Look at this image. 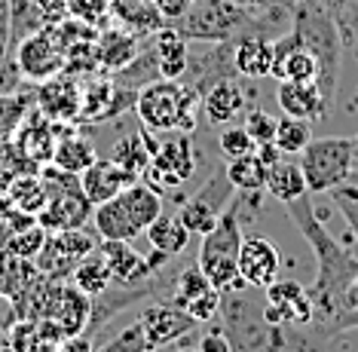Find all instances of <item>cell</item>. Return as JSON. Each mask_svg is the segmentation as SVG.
Instances as JSON below:
<instances>
[{
	"mask_svg": "<svg viewBox=\"0 0 358 352\" xmlns=\"http://www.w3.org/2000/svg\"><path fill=\"white\" fill-rule=\"evenodd\" d=\"M80 98H83V89H80L71 77H59L40 83V108L43 113H50L52 120H77L80 117Z\"/></svg>",
	"mask_w": 358,
	"mask_h": 352,
	"instance_id": "obj_20",
	"label": "cell"
},
{
	"mask_svg": "<svg viewBox=\"0 0 358 352\" xmlns=\"http://www.w3.org/2000/svg\"><path fill=\"white\" fill-rule=\"evenodd\" d=\"M50 160L55 169L68 171V175H80V171H86L99 160V153H95V144L89 141V138L68 135V138H62V141H55Z\"/></svg>",
	"mask_w": 358,
	"mask_h": 352,
	"instance_id": "obj_27",
	"label": "cell"
},
{
	"mask_svg": "<svg viewBox=\"0 0 358 352\" xmlns=\"http://www.w3.org/2000/svg\"><path fill=\"white\" fill-rule=\"evenodd\" d=\"M255 153L266 162V166H273V162H279V160L285 157V153L279 150V144H275V141H264V144H257V150H255Z\"/></svg>",
	"mask_w": 358,
	"mask_h": 352,
	"instance_id": "obj_44",
	"label": "cell"
},
{
	"mask_svg": "<svg viewBox=\"0 0 358 352\" xmlns=\"http://www.w3.org/2000/svg\"><path fill=\"white\" fill-rule=\"evenodd\" d=\"M141 49H144V37L132 34V31L123 28V24H117V22L104 24L99 31V37H95V59H99V68L110 71V73L126 68Z\"/></svg>",
	"mask_w": 358,
	"mask_h": 352,
	"instance_id": "obj_17",
	"label": "cell"
},
{
	"mask_svg": "<svg viewBox=\"0 0 358 352\" xmlns=\"http://www.w3.org/2000/svg\"><path fill=\"white\" fill-rule=\"evenodd\" d=\"M291 28L297 31L300 43L319 62V89L334 108V101H337V80H340V49H343V34H340L337 22L322 6L297 3Z\"/></svg>",
	"mask_w": 358,
	"mask_h": 352,
	"instance_id": "obj_4",
	"label": "cell"
},
{
	"mask_svg": "<svg viewBox=\"0 0 358 352\" xmlns=\"http://www.w3.org/2000/svg\"><path fill=\"white\" fill-rule=\"evenodd\" d=\"M196 171V150H193L190 132H175L169 141L157 144L150 157V166L144 171V181L153 190H181Z\"/></svg>",
	"mask_w": 358,
	"mask_h": 352,
	"instance_id": "obj_7",
	"label": "cell"
},
{
	"mask_svg": "<svg viewBox=\"0 0 358 352\" xmlns=\"http://www.w3.org/2000/svg\"><path fill=\"white\" fill-rule=\"evenodd\" d=\"M217 147L227 160H239V157H248V153L257 150V141L248 135L245 126H227L221 135H217Z\"/></svg>",
	"mask_w": 358,
	"mask_h": 352,
	"instance_id": "obj_36",
	"label": "cell"
},
{
	"mask_svg": "<svg viewBox=\"0 0 358 352\" xmlns=\"http://www.w3.org/2000/svg\"><path fill=\"white\" fill-rule=\"evenodd\" d=\"M300 169L309 193H331L334 187L346 184L355 169L352 138H313L300 153Z\"/></svg>",
	"mask_w": 358,
	"mask_h": 352,
	"instance_id": "obj_5",
	"label": "cell"
},
{
	"mask_svg": "<svg viewBox=\"0 0 358 352\" xmlns=\"http://www.w3.org/2000/svg\"><path fill=\"white\" fill-rule=\"evenodd\" d=\"M95 352H150V346H148V337H144V331H141V322L135 318V322L126 325L113 340H108L104 346H95Z\"/></svg>",
	"mask_w": 358,
	"mask_h": 352,
	"instance_id": "obj_37",
	"label": "cell"
},
{
	"mask_svg": "<svg viewBox=\"0 0 358 352\" xmlns=\"http://www.w3.org/2000/svg\"><path fill=\"white\" fill-rule=\"evenodd\" d=\"M199 352H233V346H230V340H227V334H224L221 325L199 337Z\"/></svg>",
	"mask_w": 358,
	"mask_h": 352,
	"instance_id": "obj_41",
	"label": "cell"
},
{
	"mask_svg": "<svg viewBox=\"0 0 358 352\" xmlns=\"http://www.w3.org/2000/svg\"><path fill=\"white\" fill-rule=\"evenodd\" d=\"M135 181H138V175H132V171L123 169L120 162H113L110 157L95 160L86 171H80V190L86 193V199L92 202V206H101V202L120 196Z\"/></svg>",
	"mask_w": 358,
	"mask_h": 352,
	"instance_id": "obj_16",
	"label": "cell"
},
{
	"mask_svg": "<svg viewBox=\"0 0 358 352\" xmlns=\"http://www.w3.org/2000/svg\"><path fill=\"white\" fill-rule=\"evenodd\" d=\"M193 0H153V6L159 10V15L166 19V24H175L181 15L190 10Z\"/></svg>",
	"mask_w": 358,
	"mask_h": 352,
	"instance_id": "obj_42",
	"label": "cell"
},
{
	"mask_svg": "<svg viewBox=\"0 0 358 352\" xmlns=\"http://www.w3.org/2000/svg\"><path fill=\"white\" fill-rule=\"evenodd\" d=\"M46 24H50V19L40 10L37 0H10V52L25 37H31L40 28H46Z\"/></svg>",
	"mask_w": 358,
	"mask_h": 352,
	"instance_id": "obj_30",
	"label": "cell"
},
{
	"mask_svg": "<svg viewBox=\"0 0 358 352\" xmlns=\"http://www.w3.org/2000/svg\"><path fill=\"white\" fill-rule=\"evenodd\" d=\"M120 199H123L126 211L135 218V224L141 227V230H148V227L162 215V199H159V190H153L148 181H135L129 184L123 193H120Z\"/></svg>",
	"mask_w": 358,
	"mask_h": 352,
	"instance_id": "obj_28",
	"label": "cell"
},
{
	"mask_svg": "<svg viewBox=\"0 0 358 352\" xmlns=\"http://www.w3.org/2000/svg\"><path fill=\"white\" fill-rule=\"evenodd\" d=\"M236 6H248V10H266V6H291L294 10V3L291 0H230Z\"/></svg>",
	"mask_w": 358,
	"mask_h": 352,
	"instance_id": "obj_45",
	"label": "cell"
},
{
	"mask_svg": "<svg viewBox=\"0 0 358 352\" xmlns=\"http://www.w3.org/2000/svg\"><path fill=\"white\" fill-rule=\"evenodd\" d=\"M92 224H95V233L99 239H123V242H132L138 239L144 230L135 224V218L126 211L123 199L113 196V199L101 202V206L92 209Z\"/></svg>",
	"mask_w": 358,
	"mask_h": 352,
	"instance_id": "obj_21",
	"label": "cell"
},
{
	"mask_svg": "<svg viewBox=\"0 0 358 352\" xmlns=\"http://www.w3.org/2000/svg\"><path fill=\"white\" fill-rule=\"evenodd\" d=\"M46 199H50V190H46V181H40V178H22V181L13 184V206L25 211V215L37 218L43 211Z\"/></svg>",
	"mask_w": 358,
	"mask_h": 352,
	"instance_id": "obj_33",
	"label": "cell"
},
{
	"mask_svg": "<svg viewBox=\"0 0 358 352\" xmlns=\"http://www.w3.org/2000/svg\"><path fill=\"white\" fill-rule=\"evenodd\" d=\"M349 184H358V166L352 169V175H349Z\"/></svg>",
	"mask_w": 358,
	"mask_h": 352,
	"instance_id": "obj_47",
	"label": "cell"
},
{
	"mask_svg": "<svg viewBox=\"0 0 358 352\" xmlns=\"http://www.w3.org/2000/svg\"><path fill=\"white\" fill-rule=\"evenodd\" d=\"M221 297L224 294L217 291V288H208L206 294H199V297H193L190 304H184V309L190 313L196 322H215L217 318V309H221Z\"/></svg>",
	"mask_w": 358,
	"mask_h": 352,
	"instance_id": "obj_39",
	"label": "cell"
},
{
	"mask_svg": "<svg viewBox=\"0 0 358 352\" xmlns=\"http://www.w3.org/2000/svg\"><path fill=\"white\" fill-rule=\"evenodd\" d=\"M6 52H10V49H6V43H0V62L6 59Z\"/></svg>",
	"mask_w": 358,
	"mask_h": 352,
	"instance_id": "obj_48",
	"label": "cell"
},
{
	"mask_svg": "<svg viewBox=\"0 0 358 352\" xmlns=\"http://www.w3.org/2000/svg\"><path fill=\"white\" fill-rule=\"evenodd\" d=\"M10 55L15 59L19 77L31 80V83H46V80L64 73V62H68V43H64V37H62L59 22L34 31V34L22 40V43L15 46Z\"/></svg>",
	"mask_w": 358,
	"mask_h": 352,
	"instance_id": "obj_6",
	"label": "cell"
},
{
	"mask_svg": "<svg viewBox=\"0 0 358 352\" xmlns=\"http://www.w3.org/2000/svg\"><path fill=\"white\" fill-rule=\"evenodd\" d=\"M199 111L202 95L181 80H153L135 101L138 122L150 132H193Z\"/></svg>",
	"mask_w": 358,
	"mask_h": 352,
	"instance_id": "obj_3",
	"label": "cell"
},
{
	"mask_svg": "<svg viewBox=\"0 0 358 352\" xmlns=\"http://www.w3.org/2000/svg\"><path fill=\"white\" fill-rule=\"evenodd\" d=\"M275 101H279V108L288 113V117L306 120L309 126L331 113L328 98H324V92L319 89L315 80H303V83H300V80H279Z\"/></svg>",
	"mask_w": 358,
	"mask_h": 352,
	"instance_id": "obj_15",
	"label": "cell"
},
{
	"mask_svg": "<svg viewBox=\"0 0 358 352\" xmlns=\"http://www.w3.org/2000/svg\"><path fill=\"white\" fill-rule=\"evenodd\" d=\"M46 190H50V187H46ZM92 209L95 206L86 199V193L80 190V175H68L64 178V187L50 190V199H46L43 211L37 215V224L43 227L46 233L74 230V227L86 224Z\"/></svg>",
	"mask_w": 358,
	"mask_h": 352,
	"instance_id": "obj_9",
	"label": "cell"
},
{
	"mask_svg": "<svg viewBox=\"0 0 358 352\" xmlns=\"http://www.w3.org/2000/svg\"><path fill=\"white\" fill-rule=\"evenodd\" d=\"M233 196H236V187L227 178V169H217V171H211L208 181L190 199L181 202L178 218H181V224L193 236H206L217 224V218L227 211V206L233 202Z\"/></svg>",
	"mask_w": 358,
	"mask_h": 352,
	"instance_id": "obj_8",
	"label": "cell"
},
{
	"mask_svg": "<svg viewBox=\"0 0 358 352\" xmlns=\"http://www.w3.org/2000/svg\"><path fill=\"white\" fill-rule=\"evenodd\" d=\"M71 282H74L83 294H89V297H99V294H104L110 288L113 273H110L108 258L101 255V248L89 251L86 258L77 260V267L71 269Z\"/></svg>",
	"mask_w": 358,
	"mask_h": 352,
	"instance_id": "obj_25",
	"label": "cell"
},
{
	"mask_svg": "<svg viewBox=\"0 0 358 352\" xmlns=\"http://www.w3.org/2000/svg\"><path fill=\"white\" fill-rule=\"evenodd\" d=\"M68 19L101 31L110 22V0H68Z\"/></svg>",
	"mask_w": 358,
	"mask_h": 352,
	"instance_id": "obj_35",
	"label": "cell"
},
{
	"mask_svg": "<svg viewBox=\"0 0 358 352\" xmlns=\"http://www.w3.org/2000/svg\"><path fill=\"white\" fill-rule=\"evenodd\" d=\"M144 236H148V242H150V248H157L162 251V255H169V258H178L181 251L190 245V230L181 224V218H172V215H159L153 224L144 230Z\"/></svg>",
	"mask_w": 358,
	"mask_h": 352,
	"instance_id": "obj_26",
	"label": "cell"
},
{
	"mask_svg": "<svg viewBox=\"0 0 358 352\" xmlns=\"http://www.w3.org/2000/svg\"><path fill=\"white\" fill-rule=\"evenodd\" d=\"M208 288H215V285L208 282V276L202 273L199 267H187V269H178L175 285H172V297H169V300L184 309V304H190L193 297L206 294Z\"/></svg>",
	"mask_w": 358,
	"mask_h": 352,
	"instance_id": "obj_34",
	"label": "cell"
},
{
	"mask_svg": "<svg viewBox=\"0 0 358 352\" xmlns=\"http://www.w3.org/2000/svg\"><path fill=\"white\" fill-rule=\"evenodd\" d=\"M62 352H95L92 334H74V337H64L62 340Z\"/></svg>",
	"mask_w": 358,
	"mask_h": 352,
	"instance_id": "obj_43",
	"label": "cell"
},
{
	"mask_svg": "<svg viewBox=\"0 0 358 352\" xmlns=\"http://www.w3.org/2000/svg\"><path fill=\"white\" fill-rule=\"evenodd\" d=\"M99 248H101V255L108 258L113 282L117 285H135V282H144V279H150V276H157V269L150 267L148 255H141L138 248H132V242L101 239Z\"/></svg>",
	"mask_w": 358,
	"mask_h": 352,
	"instance_id": "obj_18",
	"label": "cell"
},
{
	"mask_svg": "<svg viewBox=\"0 0 358 352\" xmlns=\"http://www.w3.org/2000/svg\"><path fill=\"white\" fill-rule=\"evenodd\" d=\"M264 316L273 325H294L306 328L313 322V297L309 288L291 279H275L264 288Z\"/></svg>",
	"mask_w": 358,
	"mask_h": 352,
	"instance_id": "obj_10",
	"label": "cell"
},
{
	"mask_svg": "<svg viewBox=\"0 0 358 352\" xmlns=\"http://www.w3.org/2000/svg\"><path fill=\"white\" fill-rule=\"evenodd\" d=\"M43 316L52 318L59 328L74 337V334H83L89 328V316H92V297L83 294L77 285H55V288L46 294V307Z\"/></svg>",
	"mask_w": 358,
	"mask_h": 352,
	"instance_id": "obj_12",
	"label": "cell"
},
{
	"mask_svg": "<svg viewBox=\"0 0 358 352\" xmlns=\"http://www.w3.org/2000/svg\"><path fill=\"white\" fill-rule=\"evenodd\" d=\"M150 157H153V153H150L148 141H144L141 129H138L135 135H123L117 144H113V153H110L113 162H120V166L129 169V171H132V175H138V178L148 171Z\"/></svg>",
	"mask_w": 358,
	"mask_h": 352,
	"instance_id": "obj_31",
	"label": "cell"
},
{
	"mask_svg": "<svg viewBox=\"0 0 358 352\" xmlns=\"http://www.w3.org/2000/svg\"><path fill=\"white\" fill-rule=\"evenodd\" d=\"M236 73L245 80H260L273 73V40L266 37H242L233 43Z\"/></svg>",
	"mask_w": 358,
	"mask_h": 352,
	"instance_id": "obj_23",
	"label": "cell"
},
{
	"mask_svg": "<svg viewBox=\"0 0 358 352\" xmlns=\"http://www.w3.org/2000/svg\"><path fill=\"white\" fill-rule=\"evenodd\" d=\"M217 322L230 340L233 352H291L288 328L273 325L264 316V304L242 291H227L221 297Z\"/></svg>",
	"mask_w": 358,
	"mask_h": 352,
	"instance_id": "obj_2",
	"label": "cell"
},
{
	"mask_svg": "<svg viewBox=\"0 0 358 352\" xmlns=\"http://www.w3.org/2000/svg\"><path fill=\"white\" fill-rule=\"evenodd\" d=\"M266 190H270L282 206L306 196L309 187H306V175H303V169H300V162H288L285 157L279 162H273L270 171H266Z\"/></svg>",
	"mask_w": 358,
	"mask_h": 352,
	"instance_id": "obj_24",
	"label": "cell"
},
{
	"mask_svg": "<svg viewBox=\"0 0 358 352\" xmlns=\"http://www.w3.org/2000/svg\"><path fill=\"white\" fill-rule=\"evenodd\" d=\"M3 352H15V349H13V346H6V349H3Z\"/></svg>",
	"mask_w": 358,
	"mask_h": 352,
	"instance_id": "obj_49",
	"label": "cell"
},
{
	"mask_svg": "<svg viewBox=\"0 0 358 352\" xmlns=\"http://www.w3.org/2000/svg\"><path fill=\"white\" fill-rule=\"evenodd\" d=\"M275 144H279V150L285 157H300L303 153V147L313 141V129H309L306 120H297V117H285L275 122Z\"/></svg>",
	"mask_w": 358,
	"mask_h": 352,
	"instance_id": "obj_32",
	"label": "cell"
},
{
	"mask_svg": "<svg viewBox=\"0 0 358 352\" xmlns=\"http://www.w3.org/2000/svg\"><path fill=\"white\" fill-rule=\"evenodd\" d=\"M352 157H355V166H358V135L352 138Z\"/></svg>",
	"mask_w": 358,
	"mask_h": 352,
	"instance_id": "obj_46",
	"label": "cell"
},
{
	"mask_svg": "<svg viewBox=\"0 0 358 352\" xmlns=\"http://www.w3.org/2000/svg\"><path fill=\"white\" fill-rule=\"evenodd\" d=\"M260 193H236L227 211L217 218V224L202 236L196 267L208 276L221 294L227 291H245L248 285L239 276V248L245 239V224H251L260 215Z\"/></svg>",
	"mask_w": 358,
	"mask_h": 352,
	"instance_id": "obj_1",
	"label": "cell"
},
{
	"mask_svg": "<svg viewBox=\"0 0 358 352\" xmlns=\"http://www.w3.org/2000/svg\"><path fill=\"white\" fill-rule=\"evenodd\" d=\"M248 98H251V89L239 80V73H233V77L211 83L202 92V113H206L211 126H227V122H233L248 108Z\"/></svg>",
	"mask_w": 358,
	"mask_h": 352,
	"instance_id": "obj_14",
	"label": "cell"
},
{
	"mask_svg": "<svg viewBox=\"0 0 358 352\" xmlns=\"http://www.w3.org/2000/svg\"><path fill=\"white\" fill-rule=\"evenodd\" d=\"M331 199L334 206H337V211L346 218L349 230H352V236L358 239V184H340L331 190Z\"/></svg>",
	"mask_w": 358,
	"mask_h": 352,
	"instance_id": "obj_38",
	"label": "cell"
},
{
	"mask_svg": "<svg viewBox=\"0 0 358 352\" xmlns=\"http://www.w3.org/2000/svg\"><path fill=\"white\" fill-rule=\"evenodd\" d=\"M190 40L181 37L175 28H162L159 34H153V52L159 62V77L162 80H184L187 64H190Z\"/></svg>",
	"mask_w": 358,
	"mask_h": 352,
	"instance_id": "obj_22",
	"label": "cell"
},
{
	"mask_svg": "<svg viewBox=\"0 0 358 352\" xmlns=\"http://www.w3.org/2000/svg\"><path fill=\"white\" fill-rule=\"evenodd\" d=\"M282 255L279 248L266 239V236H245L239 248V276L245 279L248 288H260L273 285L279 279Z\"/></svg>",
	"mask_w": 358,
	"mask_h": 352,
	"instance_id": "obj_13",
	"label": "cell"
},
{
	"mask_svg": "<svg viewBox=\"0 0 358 352\" xmlns=\"http://www.w3.org/2000/svg\"><path fill=\"white\" fill-rule=\"evenodd\" d=\"M266 166L257 153H248V157L239 160H227V178L239 193H264L266 190Z\"/></svg>",
	"mask_w": 358,
	"mask_h": 352,
	"instance_id": "obj_29",
	"label": "cell"
},
{
	"mask_svg": "<svg viewBox=\"0 0 358 352\" xmlns=\"http://www.w3.org/2000/svg\"><path fill=\"white\" fill-rule=\"evenodd\" d=\"M110 19L144 40L166 28V19L153 6V0H110Z\"/></svg>",
	"mask_w": 358,
	"mask_h": 352,
	"instance_id": "obj_19",
	"label": "cell"
},
{
	"mask_svg": "<svg viewBox=\"0 0 358 352\" xmlns=\"http://www.w3.org/2000/svg\"><path fill=\"white\" fill-rule=\"evenodd\" d=\"M275 117H270L266 111H260V108H251L248 113H245V122L242 126L248 129V135L255 138L257 144H264V141H273L275 138Z\"/></svg>",
	"mask_w": 358,
	"mask_h": 352,
	"instance_id": "obj_40",
	"label": "cell"
},
{
	"mask_svg": "<svg viewBox=\"0 0 358 352\" xmlns=\"http://www.w3.org/2000/svg\"><path fill=\"white\" fill-rule=\"evenodd\" d=\"M138 322H141V331H144V337H148L150 352L175 346L178 340L187 337L190 331H196V325H199L187 309L172 304V300H159V304L148 307L138 316Z\"/></svg>",
	"mask_w": 358,
	"mask_h": 352,
	"instance_id": "obj_11",
	"label": "cell"
}]
</instances>
